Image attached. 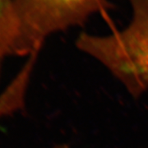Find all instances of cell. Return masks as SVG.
Returning a JSON list of instances; mask_svg holds the SVG:
<instances>
[{"mask_svg": "<svg viewBox=\"0 0 148 148\" xmlns=\"http://www.w3.org/2000/svg\"><path fill=\"white\" fill-rule=\"evenodd\" d=\"M127 1L132 17L126 27L106 36L82 33L76 45L138 97L148 90V0Z\"/></svg>", "mask_w": 148, "mask_h": 148, "instance_id": "obj_1", "label": "cell"}, {"mask_svg": "<svg viewBox=\"0 0 148 148\" xmlns=\"http://www.w3.org/2000/svg\"><path fill=\"white\" fill-rule=\"evenodd\" d=\"M107 4L108 0H13L26 56L40 53L53 34L83 26Z\"/></svg>", "mask_w": 148, "mask_h": 148, "instance_id": "obj_2", "label": "cell"}, {"mask_svg": "<svg viewBox=\"0 0 148 148\" xmlns=\"http://www.w3.org/2000/svg\"><path fill=\"white\" fill-rule=\"evenodd\" d=\"M26 56L13 8V0H0V77L7 58Z\"/></svg>", "mask_w": 148, "mask_h": 148, "instance_id": "obj_3", "label": "cell"}, {"mask_svg": "<svg viewBox=\"0 0 148 148\" xmlns=\"http://www.w3.org/2000/svg\"><path fill=\"white\" fill-rule=\"evenodd\" d=\"M30 81V74L20 71L0 93V119L12 115L24 108Z\"/></svg>", "mask_w": 148, "mask_h": 148, "instance_id": "obj_4", "label": "cell"}, {"mask_svg": "<svg viewBox=\"0 0 148 148\" xmlns=\"http://www.w3.org/2000/svg\"><path fill=\"white\" fill-rule=\"evenodd\" d=\"M52 148H70L68 146H66V145H59V146H57V147H53Z\"/></svg>", "mask_w": 148, "mask_h": 148, "instance_id": "obj_5", "label": "cell"}]
</instances>
